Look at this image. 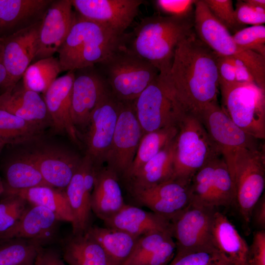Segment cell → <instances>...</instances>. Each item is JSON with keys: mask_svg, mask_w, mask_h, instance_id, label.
Here are the masks:
<instances>
[{"mask_svg": "<svg viewBox=\"0 0 265 265\" xmlns=\"http://www.w3.org/2000/svg\"><path fill=\"white\" fill-rule=\"evenodd\" d=\"M143 134L178 126L186 112L159 75L133 101Z\"/></svg>", "mask_w": 265, "mask_h": 265, "instance_id": "obj_9", "label": "cell"}, {"mask_svg": "<svg viewBox=\"0 0 265 265\" xmlns=\"http://www.w3.org/2000/svg\"><path fill=\"white\" fill-rule=\"evenodd\" d=\"M264 148H242L235 154L232 176L234 182L235 203L244 223L250 224L252 211L263 194L265 186Z\"/></svg>", "mask_w": 265, "mask_h": 265, "instance_id": "obj_8", "label": "cell"}, {"mask_svg": "<svg viewBox=\"0 0 265 265\" xmlns=\"http://www.w3.org/2000/svg\"><path fill=\"white\" fill-rule=\"evenodd\" d=\"M33 265H66L61 255L52 249L41 246L38 252Z\"/></svg>", "mask_w": 265, "mask_h": 265, "instance_id": "obj_47", "label": "cell"}, {"mask_svg": "<svg viewBox=\"0 0 265 265\" xmlns=\"http://www.w3.org/2000/svg\"><path fill=\"white\" fill-rule=\"evenodd\" d=\"M189 186L193 203L215 209L235 203L234 182L222 156L199 169L191 178Z\"/></svg>", "mask_w": 265, "mask_h": 265, "instance_id": "obj_10", "label": "cell"}, {"mask_svg": "<svg viewBox=\"0 0 265 265\" xmlns=\"http://www.w3.org/2000/svg\"><path fill=\"white\" fill-rule=\"evenodd\" d=\"M157 10L164 16L187 18L194 17L196 0H156Z\"/></svg>", "mask_w": 265, "mask_h": 265, "instance_id": "obj_43", "label": "cell"}, {"mask_svg": "<svg viewBox=\"0 0 265 265\" xmlns=\"http://www.w3.org/2000/svg\"><path fill=\"white\" fill-rule=\"evenodd\" d=\"M174 148L173 178L188 182L207 163L222 156L198 117L188 112L178 126Z\"/></svg>", "mask_w": 265, "mask_h": 265, "instance_id": "obj_6", "label": "cell"}, {"mask_svg": "<svg viewBox=\"0 0 265 265\" xmlns=\"http://www.w3.org/2000/svg\"><path fill=\"white\" fill-rule=\"evenodd\" d=\"M212 15L232 34L246 27L238 22L231 0H204Z\"/></svg>", "mask_w": 265, "mask_h": 265, "instance_id": "obj_41", "label": "cell"}, {"mask_svg": "<svg viewBox=\"0 0 265 265\" xmlns=\"http://www.w3.org/2000/svg\"><path fill=\"white\" fill-rule=\"evenodd\" d=\"M236 44L242 49L252 51L265 57V26L245 27L232 35Z\"/></svg>", "mask_w": 265, "mask_h": 265, "instance_id": "obj_42", "label": "cell"}, {"mask_svg": "<svg viewBox=\"0 0 265 265\" xmlns=\"http://www.w3.org/2000/svg\"><path fill=\"white\" fill-rule=\"evenodd\" d=\"M7 78V74L5 68L2 55V40L0 37V88H2Z\"/></svg>", "mask_w": 265, "mask_h": 265, "instance_id": "obj_50", "label": "cell"}, {"mask_svg": "<svg viewBox=\"0 0 265 265\" xmlns=\"http://www.w3.org/2000/svg\"><path fill=\"white\" fill-rule=\"evenodd\" d=\"M174 141L162 149L126 180L129 187L150 186L173 178Z\"/></svg>", "mask_w": 265, "mask_h": 265, "instance_id": "obj_31", "label": "cell"}, {"mask_svg": "<svg viewBox=\"0 0 265 265\" xmlns=\"http://www.w3.org/2000/svg\"><path fill=\"white\" fill-rule=\"evenodd\" d=\"M194 17L155 15L143 18L125 33V47L154 66L162 77L169 73L179 43L194 30Z\"/></svg>", "mask_w": 265, "mask_h": 265, "instance_id": "obj_2", "label": "cell"}, {"mask_svg": "<svg viewBox=\"0 0 265 265\" xmlns=\"http://www.w3.org/2000/svg\"><path fill=\"white\" fill-rule=\"evenodd\" d=\"M42 132L38 127L0 108V139L6 144L31 141Z\"/></svg>", "mask_w": 265, "mask_h": 265, "instance_id": "obj_37", "label": "cell"}, {"mask_svg": "<svg viewBox=\"0 0 265 265\" xmlns=\"http://www.w3.org/2000/svg\"><path fill=\"white\" fill-rule=\"evenodd\" d=\"M223 107L233 122L258 140L265 138V89L255 82L219 83Z\"/></svg>", "mask_w": 265, "mask_h": 265, "instance_id": "obj_7", "label": "cell"}, {"mask_svg": "<svg viewBox=\"0 0 265 265\" xmlns=\"http://www.w3.org/2000/svg\"><path fill=\"white\" fill-rule=\"evenodd\" d=\"M41 246L24 238H0V265H33Z\"/></svg>", "mask_w": 265, "mask_h": 265, "instance_id": "obj_38", "label": "cell"}, {"mask_svg": "<svg viewBox=\"0 0 265 265\" xmlns=\"http://www.w3.org/2000/svg\"><path fill=\"white\" fill-rule=\"evenodd\" d=\"M51 186L65 189L82 159L64 149L44 145L23 152Z\"/></svg>", "mask_w": 265, "mask_h": 265, "instance_id": "obj_20", "label": "cell"}, {"mask_svg": "<svg viewBox=\"0 0 265 265\" xmlns=\"http://www.w3.org/2000/svg\"><path fill=\"white\" fill-rule=\"evenodd\" d=\"M118 176L108 166L97 169L91 196V208L104 221L114 215L126 205Z\"/></svg>", "mask_w": 265, "mask_h": 265, "instance_id": "obj_24", "label": "cell"}, {"mask_svg": "<svg viewBox=\"0 0 265 265\" xmlns=\"http://www.w3.org/2000/svg\"><path fill=\"white\" fill-rule=\"evenodd\" d=\"M52 0H0V37L42 20Z\"/></svg>", "mask_w": 265, "mask_h": 265, "instance_id": "obj_25", "label": "cell"}, {"mask_svg": "<svg viewBox=\"0 0 265 265\" xmlns=\"http://www.w3.org/2000/svg\"><path fill=\"white\" fill-rule=\"evenodd\" d=\"M143 134L133 102H121L113 137L105 161L118 175L130 168Z\"/></svg>", "mask_w": 265, "mask_h": 265, "instance_id": "obj_12", "label": "cell"}, {"mask_svg": "<svg viewBox=\"0 0 265 265\" xmlns=\"http://www.w3.org/2000/svg\"><path fill=\"white\" fill-rule=\"evenodd\" d=\"M120 103L108 89L91 114L86 136V155L96 166L105 161L110 149Z\"/></svg>", "mask_w": 265, "mask_h": 265, "instance_id": "obj_15", "label": "cell"}, {"mask_svg": "<svg viewBox=\"0 0 265 265\" xmlns=\"http://www.w3.org/2000/svg\"><path fill=\"white\" fill-rule=\"evenodd\" d=\"M104 222L106 227L123 231L137 238L155 232L171 233L170 223L167 219L152 212L126 204L117 213Z\"/></svg>", "mask_w": 265, "mask_h": 265, "instance_id": "obj_26", "label": "cell"}, {"mask_svg": "<svg viewBox=\"0 0 265 265\" xmlns=\"http://www.w3.org/2000/svg\"><path fill=\"white\" fill-rule=\"evenodd\" d=\"M236 11L238 21L246 26L262 25L265 23V9L255 6L245 0H238Z\"/></svg>", "mask_w": 265, "mask_h": 265, "instance_id": "obj_44", "label": "cell"}, {"mask_svg": "<svg viewBox=\"0 0 265 265\" xmlns=\"http://www.w3.org/2000/svg\"><path fill=\"white\" fill-rule=\"evenodd\" d=\"M108 89L96 65L74 70L71 113L76 128L88 126L92 111Z\"/></svg>", "mask_w": 265, "mask_h": 265, "instance_id": "obj_18", "label": "cell"}, {"mask_svg": "<svg viewBox=\"0 0 265 265\" xmlns=\"http://www.w3.org/2000/svg\"><path fill=\"white\" fill-rule=\"evenodd\" d=\"M81 17L122 35L137 16L142 0H72Z\"/></svg>", "mask_w": 265, "mask_h": 265, "instance_id": "obj_17", "label": "cell"}, {"mask_svg": "<svg viewBox=\"0 0 265 265\" xmlns=\"http://www.w3.org/2000/svg\"><path fill=\"white\" fill-rule=\"evenodd\" d=\"M73 8L72 0H52L41 23L38 50L33 61L53 56L57 52L73 24L75 12Z\"/></svg>", "mask_w": 265, "mask_h": 265, "instance_id": "obj_19", "label": "cell"}, {"mask_svg": "<svg viewBox=\"0 0 265 265\" xmlns=\"http://www.w3.org/2000/svg\"><path fill=\"white\" fill-rule=\"evenodd\" d=\"M87 231L103 249L110 265H122L131 254L139 238L106 227L91 225Z\"/></svg>", "mask_w": 265, "mask_h": 265, "instance_id": "obj_32", "label": "cell"}, {"mask_svg": "<svg viewBox=\"0 0 265 265\" xmlns=\"http://www.w3.org/2000/svg\"><path fill=\"white\" fill-rule=\"evenodd\" d=\"M249 265H265V230H257L253 234L249 246Z\"/></svg>", "mask_w": 265, "mask_h": 265, "instance_id": "obj_45", "label": "cell"}, {"mask_svg": "<svg viewBox=\"0 0 265 265\" xmlns=\"http://www.w3.org/2000/svg\"><path fill=\"white\" fill-rule=\"evenodd\" d=\"M3 172V193H12L38 186H50L37 166L23 152L9 160Z\"/></svg>", "mask_w": 265, "mask_h": 265, "instance_id": "obj_30", "label": "cell"}, {"mask_svg": "<svg viewBox=\"0 0 265 265\" xmlns=\"http://www.w3.org/2000/svg\"><path fill=\"white\" fill-rule=\"evenodd\" d=\"M112 94L120 102H133L159 76L152 64L135 55L124 44L96 65Z\"/></svg>", "mask_w": 265, "mask_h": 265, "instance_id": "obj_4", "label": "cell"}, {"mask_svg": "<svg viewBox=\"0 0 265 265\" xmlns=\"http://www.w3.org/2000/svg\"><path fill=\"white\" fill-rule=\"evenodd\" d=\"M251 222L257 230H265V196L264 193L253 208L250 223Z\"/></svg>", "mask_w": 265, "mask_h": 265, "instance_id": "obj_48", "label": "cell"}, {"mask_svg": "<svg viewBox=\"0 0 265 265\" xmlns=\"http://www.w3.org/2000/svg\"><path fill=\"white\" fill-rule=\"evenodd\" d=\"M159 76L186 112L196 114L217 102L219 85L216 54L194 30L178 45L167 75Z\"/></svg>", "mask_w": 265, "mask_h": 265, "instance_id": "obj_1", "label": "cell"}, {"mask_svg": "<svg viewBox=\"0 0 265 265\" xmlns=\"http://www.w3.org/2000/svg\"><path fill=\"white\" fill-rule=\"evenodd\" d=\"M196 115L225 159L231 175L237 152L259 146V140L236 125L217 102L209 104Z\"/></svg>", "mask_w": 265, "mask_h": 265, "instance_id": "obj_11", "label": "cell"}, {"mask_svg": "<svg viewBox=\"0 0 265 265\" xmlns=\"http://www.w3.org/2000/svg\"><path fill=\"white\" fill-rule=\"evenodd\" d=\"M176 250L170 232H153L138 238L131 254L122 265H167Z\"/></svg>", "mask_w": 265, "mask_h": 265, "instance_id": "obj_28", "label": "cell"}, {"mask_svg": "<svg viewBox=\"0 0 265 265\" xmlns=\"http://www.w3.org/2000/svg\"><path fill=\"white\" fill-rule=\"evenodd\" d=\"M15 193L28 204L47 208L53 212L60 221H73V215L65 191L43 186L17 191Z\"/></svg>", "mask_w": 265, "mask_h": 265, "instance_id": "obj_34", "label": "cell"}, {"mask_svg": "<svg viewBox=\"0 0 265 265\" xmlns=\"http://www.w3.org/2000/svg\"><path fill=\"white\" fill-rule=\"evenodd\" d=\"M124 34L119 35L75 12L70 31L57 52L61 72L101 63L124 44Z\"/></svg>", "mask_w": 265, "mask_h": 265, "instance_id": "obj_3", "label": "cell"}, {"mask_svg": "<svg viewBox=\"0 0 265 265\" xmlns=\"http://www.w3.org/2000/svg\"><path fill=\"white\" fill-rule=\"evenodd\" d=\"M61 256L68 265H110L103 249L87 231L64 239Z\"/></svg>", "mask_w": 265, "mask_h": 265, "instance_id": "obj_29", "label": "cell"}, {"mask_svg": "<svg viewBox=\"0 0 265 265\" xmlns=\"http://www.w3.org/2000/svg\"><path fill=\"white\" fill-rule=\"evenodd\" d=\"M74 70L57 78L44 94V100L54 130L66 134L75 144L80 141L71 117L72 92Z\"/></svg>", "mask_w": 265, "mask_h": 265, "instance_id": "obj_21", "label": "cell"}, {"mask_svg": "<svg viewBox=\"0 0 265 265\" xmlns=\"http://www.w3.org/2000/svg\"><path fill=\"white\" fill-rule=\"evenodd\" d=\"M5 145H6V143L0 139V153Z\"/></svg>", "mask_w": 265, "mask_h": 265, "instance_id": "obj_52", "label": "cell"}, {"mask_svg": "<svg viewBox=\"0 0 265 265\" xmlns=\"http://www.w3.org/2000/svg\"><path fill=\"white\" fill-rule=\"evenodd\" d=\"M216 209L191 202L170 220V232L175 239L176 252L213 246L211 228Z\"/></svg>", "mask_w": 265, "mask_h": 265, "instance_id": "obj_13", "label": "cell"}, {"mask_svg": "<svg viewBox=\"0 0 265 265\" xmlns=\"http://www.w3.org/2000/svg\"><path fill=\"white\" fill-rule=\"evenodd\" d=\"M0 200V236L11 228L20 219L29 204L15 193H3Z\"/></svg>", "mask_w": 265, "mask_h": 265, "instance_id": "obj_40", "label": "cell"}, {"mask_svg": "<svg viewBox=\"0 0 265 265\" xmlns=\"http://www.w3.org/2000/svg\"><path fill=\"white\" fill-rule=\"evenodd\" d=\"M193 28L197 37L214 53L242 61L256 84L265 89V57L238 46L230 31L212 15L204 0H196L195 3Z\"/></svg>", "mask_w": 265, "mask_h": 265, "instance_id": "obj_5", "label": "cell"}, {"mask_svg": "<svg viewBox=\"0 0 265 265\" xmlns=\"http://www.w3.org/2000/svg\"><path fill=\"white\" fill-rule=\"evenodd\" d=\"M190 182L172 178L148 187H129L135 203L169 221L191 202Z\"/></svg>", "mask_w": 265, "mask_h": 265, "instance_id": "obj_14", "label": "cell"}, {"mask_svg": "<svg viewBox=\"0 0 265 265\" xmlns=\"http://www.w3.org/2000/svg\"><path fill=\"white\" fill-rule=\"evenodd\" d=\"M245 1L255 6L265 9V0H245Z\"/></svg>", "mask_w": 265, "mask_h": 265, "instance_id": "obj_51", "label": "cell"}, {"mask_svg": "<svg viewBox=\"0 0 265 265\" xmlns=\"http://www.w3.org/2000/svg\"><path fill=\"white\" fill-rule=\"evenodd\" d=\"M21 80L0 94V108L43 130L52 125L44 98L39 93L26 88Z\"/></svg>", "mask_w": 265, "mask_h": 265, "instance_id": "obj_23", "label": "cell"}, {"mask_svg": "<svg viewBox=\"0 0 265 265\" xmlns=\"http://www.w3.org/2000/svg\"><path fill=\"white\" fill-rule=\"evenodd\" d=\"M81 162L65 188L73 215V234L83 233L91 226V194L84 186Z\"/></svg>", "mask_w": 265, "mask_h": 265, "instance_id": "obj_33", "label": "cell"}, {"mask_svg": "<svg viewBox=\"0 0 265 265\" xmlns=\"http://www.w3.org/2000/svg\"><path fill=\"white\" fill-rule=\"evenodd\" d=\"M216 54V61L219 83L236 82L235 69L232 57Z\"/></svg>", "mask_w": 265, "mask_h": 265, "instance_id": "obj_46", "label": "cell"}, {"mask_svg": "<svg viewBox=\"0 0 265 265\" xmlns=\"http://www.w3.org/2000/svg\"><path fill=\"white\" fill-rule=\"evenodd\" d=\"M42 21L7 36H2L3 61L7 78L2 91L15 85L33 61L38 47Z\"/></svg>", "mask_w": 265, "mask_h": 265, "instance_id": "obj_16", "label": "cell"}, {"mask_svg": "<svg viewBox=\"0 0 265 265\" xmlns=\"http://www.w3.org/2000/svg\"><path fill=\"white\" fill-rule=\"evenodd\" d=\"M236 81L239 83L255 82L254 78L246 65L241 60L232 57Z\"/></svg>", "mask_w": 265, "mask_h": 265, "instance_id": "obj_49", "label": "cell"}, {"mask_svg": "<svg viewBox=\"0 0 265 265\" xmlns=\"http://www.w3.org/2000/svg\"><path fill=\"white\" fill-rule=\"evenodd\" d=\"M61 72L58 58L51 56L30 64L22 80L26 88L44 94Z\"/></svg>", "mask_w": 265, "mask_h": 265, "instance_id": "obj_36", "label": "cell"}, {"mask_svg": "<svg viewBox=\"0 0 265 265\" xmlns=\"http://www.w3.org/2000/svg\"><path fill=\"white\" fill-rule=\"evenodd\" d=\"M177 132L178 126H174L144 133L132 164L123 176L125 180L130 179L147 162L172 143Z\"/></svg>", "mask_w": 265, "mask_h": 265, "instance_id": "obj_35", "label": "cell"}, {"mask_svg": "<svg viewBox=\"0 0 265 265\" xmlns=\"http://www.w3.org/2000/svg\"><path fill=\"white\" fill-rule=\"evenodd\" d=\"M167 265H232L213 246L176 252Z\"/></svg>", "mask_w": 265, "mask_h": 265, "instance_id": "obj_39", "label": "cell"}, {"mask_svg": "<svg viewBox=\"0 0 265 265\" xmlns=\"http://www.w3.org/2000/svg\"><path fill=\"white\" fill-rule=\"evenodd\" d=\"M211 241L232 265H249V246L227 216L217 211L212 225Z\"/></svg>", "mask_w": 265, "mask_h": 265, "instance_id": "obj_27", "label": "cell"}, {"mask_svg": "<svg viewBox=\"0 0 265 265\" xmlns=\"http://www.w3.org/2000/svg\"><path fill=\"white\" fill-rule=\"evenodd\" d=\"M59 221L47 208L29 204L16 223L0 238H24L44 246L56 239Z\"/></svg>", "mask_w": 265, "mask_h": 265, "instance_id": "obj_22", "label": "cell"}]
</instances>
